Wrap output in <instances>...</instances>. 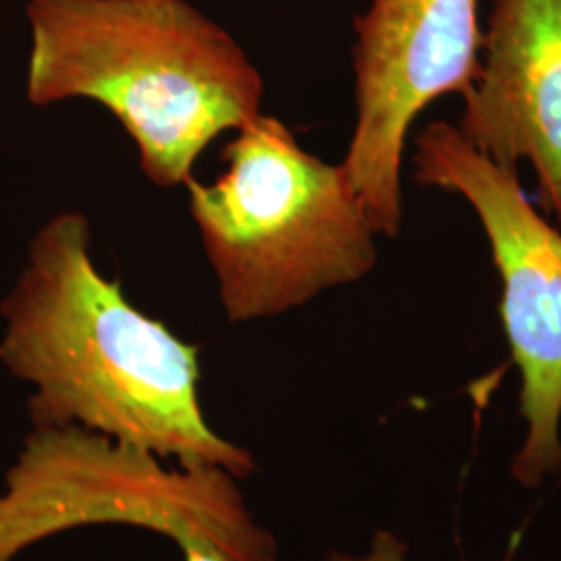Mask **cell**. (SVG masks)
<instances>
[{
	"instance_id": "obj_6",
	"label": "cell",
	"mask_w": 561,
	"mask_h": 561,
	"mask_svg": "<svg viewBox=\"0 0 561 561\" xmlns=\"http://www.w3.org/2000/svg\"><path fill=\"white\" fill-rule=\"evenodd\" d=\"M356 36L358 117L341 167L373 229L396 238L412 123L435 99L468 92L481 73L479 0H373Z\"/></svg>"
},
{
	"instance_id": "obj_3",
	"label": "cell",
	"mask_w": 561,
	"mask_h": 561,
	"mask_svg": "<svg viewBox=\"0 0 561 561\" xmlns=\"http://www.w3.org/2000/svg\"><path fill=\"white\" fill-rule=\"evenodd\" d=\"M222 161L215 183L185 185L229 321L277 317L375 266L377 231L343 167L306 152L277 117L238 129Z\"/></svg>"
},
{
	"instance_id": "obj_7",
	"label": "cell",
	"mask_w": 561,
	"mask_h": 561,
	"mask_svg": "<svg viewBox=\"0 0 561 561\" xmlns=\"http://www.w3.org/2000/svg\"><path fill=\"white\" fill-rule=\"evenodd\" d=\"M484 60L456 127L491 161H528L561 222V0H495Z\"/></svg>"
},
{
	"instance_id": "obj_2",
	"label": "cell",
	"mask_w": 561,
	"mask_h": 561,
	"mask_svg": "<svg viewBox=\"0 0 561 561\" xmlns=\"http://www.w3.org/2000/svg\"><path fill=\"white\" fill-rule=\"evenodd\" d=\"M27 21V101L101 102L161 187L187 183L210 141L261 115L259 69L185 0H30Z\"/></svg>"
},
{
	"instance_id": "obj_4",
	"label": "cell",
	"mask_w": 561,
	"mask_h": 561,
	"mask_svg": "<svg viewBox=\"0 0 561 561\" xmlns=\"http://www.w3.org/2000/svg\"><path fill=\"white\" fill-rule=\"evenodd\" d=\"M161 458L81 426L34 428L0 493V561L69 528L131 524L181 553L277 561V541L222 468H167Z\"/></svg>"
},
{
	"instance_id": "obj_5",
	"label": "cell",
	"mask_w": 561,
	"mask_h": 561,
	"mask_svg": "<svg viewBox=\"0 0 561 561\" xmlns=\"http://www.w3.org/2000/svg\"><path fill=\"white\" fill-rule=\"evenodd\" d=\"M414 164L419 183L470 202L489 238L528 426L512 474L537 486L561 468V233L526 201L516 169L491 161L447 123L422 129Z\"/></svg>"
},
{
	"instance_id": "obj_1",
	"label": "cell",
	"mask_w": 561,
	"mask_h": 561,
	"mask_svg": "<svg viewBox=\"0 0 561 561\" xmlns=\"http://www.w3.org/2000/svg\"><path fill=\"white\" fill-rule=\"evenodd\" d=\"M0 362L32 382L34 428L81 426L181 468H222L238 481L259 466L202 414L201 347L125 298L90 256V225L60 213L30 243L27 266L0 304Z\"/></svg>"
},
{
	"instance_id": "obj_8",
	"label": "cell",
	"mask_w": 561,
	"mask_h": 561,
	"mask_svg": "<svg viewBox=\"0 0 561 561\" xmlns=\"http://www.w3.org/2000/svg\"><path fill=\"white\" fill-rule=\"evenodd\" d=\"M403 558H405V542H401L396 535L387 530H377L368 556L352 558L345 553H331L324 561H403Z\"/></svg>"
},
{
	"instance_id": "obj_9",
	"label": "cell",
	"mask_w": 561,
	"mask_h": 561,
	"mask_svg": "<svg viewBox=\"0 0 561 561\" xmlns=\"http://www.w3.org/2000/svg\"><path fill=\"white\" fill-rule=\"evenodd\" d=\"M183 561H227L221 558L219 553H213V551H202V549H194V551H187L183 553Z\"/></svg>"
}]
</instances>
